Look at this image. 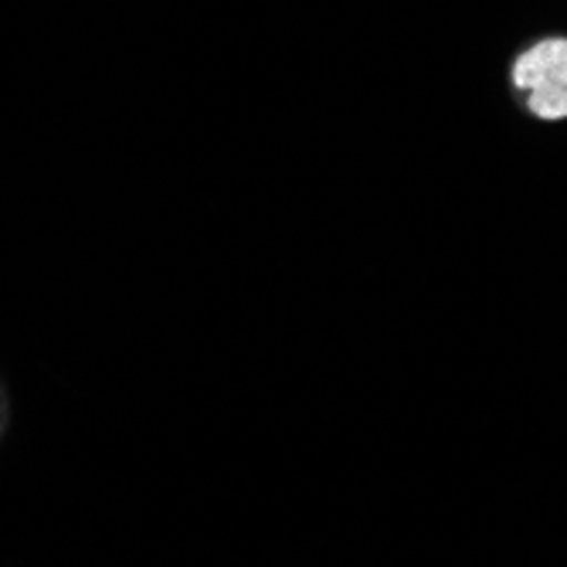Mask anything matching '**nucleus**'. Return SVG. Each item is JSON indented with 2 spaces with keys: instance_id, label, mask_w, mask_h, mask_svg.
Returning a JSON list of instances; mask_svg holds the SVG:
<instances>
[{
  "instance_id": "obj_1",
  "label": "nucleus",
  "mask_w": 567,
  "mask_h": 567,
  "mask_svg": "<svg viewBox=\"0 0 567 567\" xmlns=\"http://www.w3.org/2000/svg\"><path fill=\"white\" fill-rule=\"evenodd\" d=\"M513 85L537 120H567V38H544L513 62Z\"/></svg>"
}]
</instances>
